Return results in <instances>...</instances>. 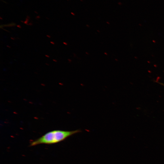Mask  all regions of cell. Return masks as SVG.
<instances>
[{
	"instance_id": "9",
	"label": "cell",
	"mask_w": 164,
	"mask_h": 164,
	"mask_svg": "<svg viewBox=\"0 0 164 164\" xmlns=\"http://www.w3.org/2000/svg\"><path fill=\"white\" fill-rule=\"evenodd\" d=\"M80 0L81 2H83V0Z\"/></svg>"
},
{
	"instance_id": "8",
	"label": "cell",
	"mask_w": 164,
	"mask_h": 164,
	"mask_svg": "<svg viewBox=\"0 0 164 164\" xmlns=\"http://www.w3.org/2000/svg\"><path fill=\"white\" fill-rule=\"evenodd\" d=\"M46 64L47 65H49L47 63H46Z\"/></svg>"
},
{
	"instance_id": "6",
	"label": "cell",
	"mask_w": 164,
	"mask_h": 164,
	"mask_svg": "<svg viewBox=\"0 0 164 164\" xmlns=\"http://www.w3.org/2000/svg\"><path fill=\"white\" fill-rule=\"evenodd\" d=\"M53 60L55 62H57V61L56 60Z\"/></svg>"
},
{
	"instance_id": "2",
	"label": "cell",
	"mask_w": 164,
	"mask_h": 164,
	"mask_svg": "<svg viewBox=\"0 0 164 164\" xmlns=\"http://www.w3.org/2000/svg\"><path fill=\"white\" fill-rule=\"evenodd\" d=\"M50 43L53 44H54V43L53 42H50Z\"/></svg>"
},
{
	"instance_id": "3",
	"label": "cell",
	"mask_w": 164,
	"mask_h": 164,
	"mask_svg": "<svg viewBox=\"0 0 164 164\" xmlns=\"http://www.w3.org/2000/svg\"><path fill=\"white\" fill-rule=\"evenodd\" d=\"M17 26L21 28V27L20 26V25H17Z\"/></svg>"
},
{
	"instance_id": "1",
	"label": "cell",
	"mask_w": 164,
	"mask_h": 164,
	"mask_svg": "<svg viewBox=\"0 0 164 164\" xmlns=\"http://www.w3.org/2000/svg\"><path fill=\"white\" fill-rule=\"evenodd\" d=\"M80 132V129L71 131L60 130L51 131L31 142L29 146H35L41 144L50 145L57 143Z\"/></svg>"
},
{
	"instance_id": "5",
	"label": "cell",
	"mask_w": 164,
	"mask_h": 164,
	"mask_svg": "<svg viewBox=\"0 0 164 164\" xmlns=\"http://www.w3.org/2000/svg\"><path fill=\"white\" fill-rule=\"evenodd\" d=\"M47 37H49V38H50V37H51V36H49V35H47Z\"/></svg>"
},
{
	"instance_id": "10",
	"label": "cell",
	"mask_w": 164,
	"mask_h": 164,
	"mask_svg": "<svg viewBox=\"0 0 164 164\" xmlns=\"http://www.w3.org/2000/svg\"></svg>"
},
{
	"instance_id": "7",
	"label": "cell",
	"mask_w": 164,
	"mask_h": 164,
	"mask_svg": "<svg viewBox=\"0 0 164 164\" xmlns=\"http://www.w3.org/2000/svg\"><path fill=\"white\" fill-rule=\"evenodd\" d=\"M71 14H73V15H74V14H73V12H71Z\"/></svg>"
},
{
	"instance_id": "4",
	"label": "cell",
	"mask_w": 164,
	"mask_h": 164,
	"mask_svg": "<svg viewBox=\"0 0 164 164\" xmlns=\"http://www.w3.org/2000/svg\"><path fill=\"white\" fill-rule=\"evenodd\" d=\"M45 56L46 57H49V56L47 55H46Z\"/></svg>"
}]
</instances>
